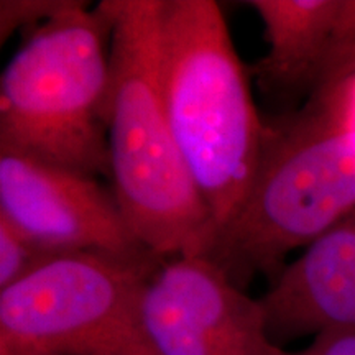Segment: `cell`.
Instances as JSON below:
<instances>
[{"label":"cell","instance_id":"cell-1","mask_svg":"<svg viewBox=\"0 0 355 355\" xmlns=\"http://www.w3.org/2000/svg\"><path fill=\"white\" fill-rule=\"evenodd\" d=\"M112 17L107 153L112 193L159 260L209 257L214 227L186 166L162 96L159 0H105Z\"/></svg>","mask_w":355,"mask_h":355},{"label":"cell","instance_id":"cell-2","mask_svg":"<svg viewBox=\"0 0 355 355\" xmlns=\"http://www.w3.org/2000/svg\"><path fill=\"white\" fill-rule=\"evenodd\" d=\"M158 56L168 121L209 212L216 247L259 176L266 123L216 2L159 0Z\"/></svg>","mask_w":355,"mask_h":355},{"label":"cell","instance_id":"cell-3","mask_svg":"<svg viewBox=\"0 0 355 355\" xmlns=\"http://www.w3.org/2000/svg\"><path fill=\"white\" fill-rule=\"evenodd\" d=\"M112 17L79 2L26 35L0 79V150L109 176Z\"/></svg>","mask_w":355,"mask_h":355},{"label":"cell","instance_id":"cell-4","mask_svg":"<svg viewBox=\"0 0 355 355\" xmlns=\"http://www.w3.org/2000/svg\"><path fill=\"white\" fill-rule=\"evenodd\" d=\"M265 123L250 196L209 255L243 290L257 275L272 283L291 252L355 209V133L301 107Z\"/></svg>","mask_w":355,"mask_h":355},{"label":"cell","instance_id":"cell-5","mask_svg":"<svg viewBox=\"0 0 355 355\" xmlns=\"http://www.w3.org/2000/svg\"><path fill=\"white\" fill-rule=\"evenodd\" d=\"M165 260L64 254L0 291V355H153L146 286Z\"/></svg>","mask_w":355,"mask_h":355},{"label":"cell","instance_id":"cell-6","mask_svg":"<svg viewBox=\"0 0 355 355\" xmlns=\"http://www.w3.org/2000/svg\"><path fill=\"white\" fill-rule=\"evenodd\" d=\"M141 329L153 355H293L270 337L260 301L204 255L163 261L146 286Z\"/></svg>","mask_w":355,"mask_h":355},{"label":"cell","instance_id":"cell-7","mask_svg":"<svg viewBox=\"0 0 355 355\" xmlns=\"http://www.w3.org/2000/svg\"><path fill=\"white\" fill-rule=\"evenodd\" d=\"M0 216L53 254L155 257L94 176L0 150Z\"/></svg>","mask_w":355,"mask_h":355},{"label":"cell","instance_id":"cell-8","mask_svg":"<svg viewBox=\"0 0 355 355\" xmlns=\"http://www.w3.org/2000/svg\"><path fill=\"white\" fill-rule=\"evenodd\" d=\"M248 6L259 13L268 44L252 73L266 97L291 110L355 48V0H250Z\"/></svg>","mask_w":355,"mask_h":355},{"label":"cell","instance_id":"cell-9","mask_svg":"<svg viewBox=\"0 0 355 355\" xmlns=\"http://www.w3.org/2000/svg\"><path fill=\"white\" fill-rule=\"evenodd\" d=\"M259 301L278 345L355 329V209L286 263Z\"/></svg>","mask_w":355,"mask_h":355},{"label":"cell","instance_id":"cell-10","mask_svg":"<svg viewBox=\"0 0 355 355\" xmlns=\"http://www.w3.org/2000/svg\"><path fill=\"white\" fill-rule=\"evenodd\" d=\"M298 107L355 133V48L340 58Z\"/></svg>","mask_w":355,"mask_h":355},{"label":"cell","instance_id":"cell-11","mask_svg":"<svg viewBox=\"0 0 355 355\" xmlns=\"http://www.w3.org/2000/svg\"><path fill=\"white\" fill-rule=\"evenodd\" d=\"M56 257L60 255L40 247L0 216V291L37 272Z\"/></svg>","mask_w":355,"mask_h":355},{"label":"cell","instance_id":"cell-12","mask_svg":"<svg viewBox=\"0 0 355 355\" xmlns=\"http://www.w3.org/2000/svg\"><path fill=\"white\" fill-rule=\"evenodd\" d=\"M81 0H2L0 2V43H6L13 33L25 28H38L69 10Z\"/></svg>","mask_w":355,"mask_h":355},{"label":"cell","instance_id":"cell-13","mask_svg":"<svg viewBox=\"0 0 355 355\" xmlns=\"http://www.w3.org/2000/svg\"><path fill=\"white\" fill-rule=\"evenodd\" d=\"M293 355H355V329L321 332L308 347Z\"/></svg>","mask_w":355,"mask_h":355}]
</instances>
